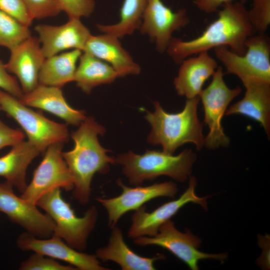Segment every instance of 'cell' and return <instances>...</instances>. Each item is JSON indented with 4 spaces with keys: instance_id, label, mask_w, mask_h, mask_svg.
Instances as JSON below:
<instances>
[{
    "instance_id": "6",
    "label": "cell",
    "mask_w": 270,
    "mask_h": 270,
    "mask_svg": "<svg viewBox=\"0 0 270 270\" xmlns=\"http://www.w3.org/2000/svg\"><path fill=\"white\" fill-rule=\"evenodd\" d=\"M214 51L226 72L236 76L244 87L252 84H270V41L265 34L250 36L242 54L224 46L216 48Z\"/></svg>"
},
{
    "instance_id": "29",
    "label": "cell",
    "mask_w": 270,
    "mask_h": 270,
    "mask_svg": "<svg viewBox=\"0 0 270 270\" xmlns=\"http://www.w3.org/2000/svg\"><path fill=\"white\" fill-rule=\"evenodd\" d=\"M21 270H74L71 265L62 264L55 259L35 252L23 261L20 266Z\"/></svg>"
},
{
    "instance_id": "25",
    "label": "cell",
    "mask_w": 270,
    "mask_h": 270,
    "mask_svg": "<svg viewBox=\"0 0 270 270\" xmlns=\"http://www.w3.org/2000/svg\"><path fill=\"white\" fill-rule=\"evenodd\" d=\"M78 62L74 82L86 94L97 86L112 83L118 77L110 65L88 52H82Z\"/></svg>"
},
{
    "instance_id": "30",
    "label": "cell",
    "mask_w": 270,
    "mask_h": 270,
    "mask_svg": "<svg viewBox=\"0 0 270 270\" xmlns=\"http://www.w3.org/2000/svg\"><path fill=\"white\" fill-rule=\"evenodd\" d=\"M33 20L58 15L62 10L56 0H22Z\"/></svg>"
},
{
    "instance_id": "14",
    "label": "cell",
    "mask_w": 270,
    "mask_h": 270,
    "mask_svg": "<svg viewBox=\"0 0 270 270\" xmlns=\"http://www.w3.org/2000/svg\"><path fill=\"white\" fill-rule=\"evenodd\" d=\"M190 19L184 9L174 12L162 0H147L140 28L142 34L148 36L160 53L166 51L172 34L186 26Z\"/></svg>"
},
{
    "instance_id": "11",
    "label": "cell",
    "mask_w": 270,
    "mask_h": 270,
    "mask_svg": "<svg viewBox=\"0 0 270 270\" xmlns=\"http://www.w3.org/2000/svg\"><path fill=\"white\" fill-rule=\"evenodd\" d=\"M196 186V177L190 176L188 188L178 199L164 203L150 212L146 211V206L144 205L136 210L131 218L128 237L134 239L156 235L164 223L170 220L182 208L188 203H194L206 209V200L208 196H197L195 192Z\"/></svg>"
},
{
    "instance_id": "24",
    "label": "cell",
    "mask_w": 270,
    "mask_h": 270,
    "mask_svg": "<svg viewBox=\"0 0 270 270\" xmlns=\"http://www.w3.org/2000/svg\"><path fill=\"white\" fill-rule=\"evenodd\" d=\"M82 52L79 50H72L46 58L39 72V84L62 88L74 82Z\"/></svg>"
},
{
    "instance_id": "7",
    "label": "cell",
    "mask_w": 270,
    "mask_h": 270,
    "mask_svg": "<svg viewBox=\"0 0 270 270\" xmlns=\"http://www.w3.org/2000/svg\"><path fill=\"white\" fill-rule=\"evenodd\" d=\"M1 110L14 118L26 132L28 141L44 153L50 146L69 139L67 125L49 120L23 104L18 98L0 89Z\"/></svg>"
},
{
    "instance_id": "4",
    "label": "cell",
    "mask_w": 270,
    "mask_h": 270,
    "mask_svg": "<svg viewBox=\"0 0 270 270\" xmlns=\"http://www.w3.org/2000/svg\"><path fill=\"white\" fill-rule=\"evenodd\" d=\"M196 160V154L191 149L186 148L176 156L146 150L142 154L132 151L120 154L116 158V164L122 166L129 182L136 186L162 176L186 182L191 176Z\"/></svg>"
},
{
    "instance_id": "5",
    "label": "cell",
    "mask_w": 270,
    "mask_h": 270,
    "mask_svg": "<svg viewBox=\"0 0 270 270\" xmlns=\"http://www.w3.org/2000/svg\"><path fill=\"white\" fill-rule=\"evenodd\" d=\"M61 189L52 190L42 196L36 205L44 210L54 223L52 235L80 252L85 250L88 237L94 229L98 217L96 208L90 207L81 217L78 216L62 197Z\"/></svg>"
},
{
    "instance_id": "12",
    "label": "cell",
    "mask_w": 270,
    "mask_h": 270,
    "mask_svg": "<svg viewBox=\"0 0 270 270\" xmlns=\"http://www.w3.org/2000/svg\"><path fill=\"white\" fill-rule=\"evenodd\" d=\"M116 183L122 190L119 196L109 198L96 199L107 212L108 226L110 228L116 226L125 214L136 210L146 202L157 198H174L178 190L177 185L171 181L145 186H136L134 188L126 186L120 178L117 180Z\"/></svg>"
},
{
    "instance_id": "13",
    "label": "cell",
    "mask_w": 270,
    "mask_h": 270,
    "mask_svg": "<svg viewBox=\"0 0 270 270\" xmlns=\"http://www.w3.org/2000/svg\"><path fill=\"white\" fill-rule=\"evenodd\" d=\"M13 188L6 182L0 183V212L36 237L52 236L55 226L52 220L42 213L36 204L18 196Z\"/></svg>"
},
{
    "instance_id": "16",
    "label": "cell",
    "mask_w": 270,
    "mask_h": 270,
    "mask_svg": "<svg viewBox=\"0 0 270 270\" xmlns=\"http://www.w3.org/2000/svg\"><path fill=\"white\" fill-rule=\"evenodd\" d=\"M34 30L38 34L45 58L66 50H79L83 52L92 36L79 18H68L66 23L60 26L39 24Z\"/></svg>"
},
{
    "instance_id": "18",
    "label": "cell",
    "mask_w": 270,
    "mask_h": 270,
    "mask_svg": "<svg viewBox=\"0 0 270 270\" xmlns=\"http://www.w3.org/2000/svg\"><path fill=\"white\" fill-rule=\"evenodd\" d=\"M173 84L178 95L190 99L198 96L205 82L213 76L218 66L208 52L184 60Z\"/></svg>"
},
{
    "instance_id": "32",
    "label": "cell",
    "mask_w": 270,
    "mask_h": 270,
    "mask_svg": "<svg viewBox=\"0 0 270 270\" xmlns=\"http://www.w3.org/2000/svg\"><path fill=\"white\" fill-rule=\"evenodd\" d=\"M0 10L28 27L34 20L22 0H0Z\"/></svg>"
},
{
    "instance_id": "3",
    "label": "cell",
    "mask_w": 270,
    "mask_h": 270,
    "mask_svg": "<svg viewBox=\"0 0 270 270\" xmlns=\"http://www.w3.org/2000/svg\"><path fill=\"white\" fill-rule=\"evenodd\" d=\"M199 102L198 96L186 99L183 110L177 113L168 112L159 102H154V112H146L144 116L151 126L148 143L160 145L162 151L169 154H174L187 143L202 150L204 146V136L203 124L198 116Z\"/></svg>"
},
{
    "instance_id": "36",
    "label": "cell",
    "mask_w": 270,
    "mask_h": 270,
    "mask_svg": "<svg viewBox=\"0 0 270 270\" xmlns=\"http://www.w3.org/2000/svg\"><path fill=\"white\" fill-rule=\"evenodd\" d=\"M259 244L261 248H262V254L258 260L260 261L263 258L262 261L259 264L261 266L268 268L270 266V251L268 250V236H260L259 237Z\"/></svg>"
},
{
    "instance_id": "17",
    "label": "cell",
    "mask_w": 270,
    "mask_h": 270,
    "mask_svg": "<svg viewBox=\"0 0 270 270\" xmlns=\"http://www.w3.org/2000/svg\"><path fill=\"white\" fill-rule=\"evenodd\" d=\"M38 39L30 36L10 50L7 71L16 77L24 93L31 92L38 84V75L46 59Z\"/></svg>"
},
{
    "instance_id": "15",
    "label": "cell",
    "mask_w": 270,
    "mask_h": 270,
    "mask_svg": "<svg viewBox=\"0 0 270 270\" xmlns=\"http://www.w3.org/2000/svg\"><path fill=\"white\" fill-rule=\"evenodd\" d=\"M16 244L22 250H31L65 262L80 270H109L102 266L96 254L78 251L70 246L60 238H41L26 232L19 236Z\"/></svg>"
},
{
    "instance_id": "33",
    "label": "cell",
    "mask_w": 270,
    "mask_h": 270,
    "mask_svg": "<svg viewBox=\"0 0 270 270\" xmlns=\"http://www.w3.org/2000/svg\"><path fill=\"white\" fill-rule=\"evenodd\" d=\"M0 89L20 98L24 92L17 78L7 71L5 64L0 59Z\"/></svg>"
},
{
    "instance_id": "2",
    "label": "cell",
    "mask_w": 270,
    "mask_h": 270,
    "mask_svg": "<svg viewBox=\"0 0 270 270\" xmlns=\"http://www.w3.org/2000/svg\"><path fill=\"white\" fill-rule=\"evenodd\" d=\"M106 132L94 117L86 116L70 134L74 148L62 152L74 180L72 196L82 205L90 200L94 175L107 174L110 165L116 164V158L108 155L110 150L103 148L98 140V136H103Z\"/></svg>"
},
{
    "instance_id": "22",
    "label": "cell",
    "mask_w": 270,
    "mask_h": 270,
    "mask_svg": "<svg viewBox=\"0 0 270 270\" xmlns=\"http://www.w3.org/2000/svg\"><path fill=\"white\" fill-rule=\"evenodd\" d=\"M244 97L227 108L225 115L240 114L258 122L270 136V84H252L246 86Z\"/></svg>"
},
{
    "instance_id": "1",
    "label": "cell",
    "mask_w": 270,
    "mask_h": 270,
    "mask_svg": "<svg viewBox=\"0 0 270 270\" xmlns=\"http://www.w3.org/2000/svg\"><path fill=\"white\" fill-rule=\"evenodd\" d=\"M255 34L244 4L234 2L223 6L217 18L198 36L188 40L172 37L166 52L176 64L192 55L223 46L242 54L248 39Z\"/></svg>"
},
{
    "instance_id": "21",
    "label": "cell",
    "mask_w": 270,
    "mask_h": 270,
    "mask_svg": "<svg viewBox=\"0 0 270 270\" xmlns=\"http://www.w3.org/2000/svg\"><path fill=\"white\" fill-rule=\"evenodd\" d=\"M83 52L108 64L116 72L118 77L140 73V66L123 48L119 38L112 35L104 33L98 36L92 34Z\"/></svg>"
},
{
    "instance_id": "38",
    "label": "cell",
    "mask_w": 270,
    "mask_h": 270,
    "mask_svg": "<svg viewBox=\"0 0 270 270\" xmlns=\"http://www.w3.org/2000/svg\"><path fill=\"white\" fill-rule=\"evenodd\" d=\"M1 110L0 106V111Z\"/></svg>"
},
{
    "instance_id": "10",
    "label": "cell",
    "mask_w": 270,
    "mask_h": 270,
    "mask_svg": "<svg viewBox=\"0 0 270 270\" xmlns=\"http://www.w3.org/2000/svg\"><path fill=\"white\" fill-rule=\"evenodd\" d=\"M62 146L55 144L46 149L31 182L20 196L23 199L36 204L42 196L52 190H72L74 180L62 155Z\"/></svg>"
},
{
    "instance_id": "19",
    "label": "cell",
    "mask_w": 270,
    "mask_h": 270,
    "mask_svg": "<svg viewBox=\"0 0 270 270\" xmlns=\"http://www.w3.org/2000/svg\"><path fill=\"white\" fill-rule=\"evenodd\" d=\"M18 100L28 107L40 108L59 117L67 124L79 126L86 117L85 111L74 108L68 104L60 88L39 84Z\"/></svg>"
},
{
    "instance_id": "31",
    "label": "cell",
    "mask_w": 270,
    "mask_h": 270,
    "mask_svg": "<svg viewBox=\"0 0 270 270\" xmlns=\"http://www.w3.org/2000/svg\"><path fill=\"white\" fill-rule=\"evenodd\" d=\"M68 18L89 17L95 7L94 0H56Z\"/></svg>"
},
{
    "instance_id": "23",
    "label": "cell",
    "mask_w": 270,
    "mask_h": 270,
    "mask_svg": "<svg viewBox=\"0 0 270 270\" xmlns=\"http://www.w3.org/2000/svg\"><path fill=\"white\" fill-rule=\"evenodd\" d=\"M12 147L8 152L0 157V176L22 193L27 186V168L40 152L28 140Z\"/></svg>"
},
{
    "instance_id": "27",
    "label": "cell",
    "mask_w": 270,
    "mask_h": 270,
    "mask_svg": "<svg viewBox=\"0 0 270 270\" xmlns=\"http://www.w3.org/2000/svg\"><path fill=\"white\" fill-rule=\"evenodd\" d=\"M30 36L28 26L0 10V46L10 50Z\"/></svg>"
},
{
    "instance_id": "28",
    "label": "cell",
    "mask_w": 270,
    "mask_h": 270,
    "mask_svg": "<svg viewBox=\"0 0 270 270\" xmlns=\"http://www.w3.org/2000/svg\"><path fill=\"white\" fill-rule=\"evenodd\" d=\"M248 10L249 20L256 33L265 34L270 24V0H252Z\"/></svg>"
},
{
    "instance_id": "9",
    "label": "cell",
    "mask_w": 270,
    "mask_h": 270,
    "mask_svg": "<svg viewBox=\"0 0 270 270\" xmlns=\"http://www.w3.org/2000/svg\"><path fill=\"white\" fill-rule=\"evenodd\" d=\"M135 244L140 246H157L165 248L184 262L191 270H198L200 260L214 259L224 261L226 253L208 254L200 251L201 240L188 230L179 231L174 222L168 220L152 236H140L134 239Z\"/></svg>"
},
{
    "instance_id": "8",
    "label": "cell",
    "mask_w": 270,
    "mask_h": 270,
    "mask_svg": "<svg viewBox=\"0 0 270 270\" xmlns=\"http://www.w3.org/2000/svg\"><path fill=\"white\" fill-rule=\"evenodd\" d=\"M224 72L218 66L208 86L202 89L198 97L204 110V122L209 132L204 137V146L209 149L228 146L230 140L222 124L230 103L242 92L240 88H230L225 82Z\"/></svg>"
},
{
    "instance_id": "20",
    "label": "cell",
    "mask_w": 270,
    "mask_h": 270,
    "mask_svg": "<svg viewBox=\"0 0 270 270\" xmlns=\"http://www.w3.org/2000/svg\"><path fill=\"white\" fill-rule=\"evenodd\" d=\"M112 232L106 246L97 249L96 256L103 262H114L122 270H154V264L166 258L157 254L152 257L140 256L132 250L126 243L122 230L116 226Z\"/></svg>"
},
{
    "instance_id": "35",
    "label": "cell",
    "mask_w": 270,
    "mask_h": 270,
    "mask_svg": "<svg viewBox=\"0 0 270 270\" xmlns=\"http://www.w3.org/2000/svg\"><path fill=\"white\" fill-rule=\"evenodd\" d=\"M236 0H194V3L200 11L210 14L218 10L220 6L234 2Z\"/></svg>"
},
{
    "instance_id": "37",
    "label": "cell",
    "mask_w": 270,
    "mask_h": 270,
    "mask_svg": "<svg viewBox=\"0 0 270 270\" xmlns=\"http://www.w3.org/2000/svg\"><path fill=\"white\" fill-rule=\"evenodd\" d=\"M248 0H240V2H242V4H244Z\"/></svg>"
},
{
    "instance_id": "34",
    "label": "cell",
    "mask_w": 270,
    "mask_h": 270,
    "mask_svg": "<svg viewBox=\"0 0 270 270\" xmlns=\"http://www.w3.org/2000/svg\"><path fill=\"white\" fill-rule=\"evenodd\" d=\"M24 134L19 128H13L6 125L0 119V150L13 146L24 140Z\"/></svg>"
},
{
    "instance_id": "26",
    "label": "cell",
    "mask_w": 270,
    "mask_h": 270,
    "mask_svg": "<svg viewBox=\"0 0 270 270\" xmlns=\"http://www.w3.org/2000/svg\"><path fill=\"white\" fill-rule=\"evenodd\" d=\"M147 0H124L120 10V20L112 24L96 25L102 33L118 38L132 34L140 28Z\"/></svg>"
}]
</instances>
